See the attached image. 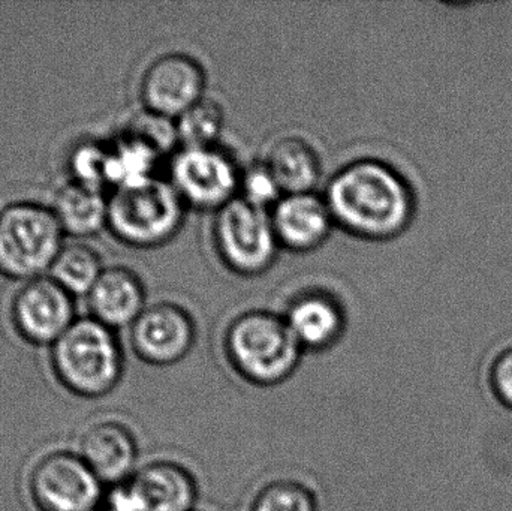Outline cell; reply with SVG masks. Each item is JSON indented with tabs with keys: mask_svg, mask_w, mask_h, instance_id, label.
<instances>
[{
	"mask_svg": "<svg viewBox=\"0 0 512 511\" xmlns=\"http://www.w3.org/2000/svg\"><path fill=\"white\" fill-rule=\"evenodd\" d=\"M322 195L336 227L370 242H387L405 233L417 209L408 180L381 159L361 158L343 165Z\"/></svg>",
	"mask_w": 512,
	"mask_h": 511,
	"instance_id": "cell-1",
	"label": "cell"
},
{
	"mask_svg": "<svg viewBox=\"0 0 512 511\" xmlns=\"http://www.w3.org/2000/svg\"><path fill=\"white\" fill-rule=\"evenodd\" d=\"M283 195L315 192L322 176L321 156L300 135H283L268 146L264 158Z\"/></svg>",
	"mask_w": 512,
	"mask_h": 511,
	"instance_id": "cell-17",
	"label": "cell"
},
{
	"mask_svg": "<svg viewBox=\"0 0 512 511\" xmlns=\"http://www.w3.org/2000/svg\"><path fill=\"white\" fill-rule=\"evenodd\" d=\"M135 356L155 368L183 362L197 344V323L183 306L173 302L147 305L129 329Z\"/></svg>",
	"mask_w": 512,
	"mask_h": 511,
	"instance_id": "cell-9",
	"label": "cell"
},
{
	"mask_svg": "<svg viewBox=\"0 0 512 511\" xmlns=\"http://www.w3.org/2000/svg\"><path fill=\"white\" fill-rule=\"evenodd\" d=\"M222 347L234 374L258 389L291 380L304 356L283 315L267 309H249L234 317Z\"/></svg>",
	"mask_w": 512,
	"mask_h": 511,
	"instance_id": "cell-2",
	"label": "cell"
},
{
	"mask_svg": "<svg viewBox=\"0 0 512 511\" xmlns=\"http://www.w3.org/2000/svg\"><path fill=\"white\" fill-rule=\"evenodd\" d=\"M206 69L186 53H167L153 60L140 83L144 111L177 120L206 96Z\"/></svg>",
	"mask_w": 512,
	"mask_h": 511,
	"instance_id": "cell-10",
	"label": "cell"
},
{
	"mask_svg": "<svg viewBox=\"0 0 512 511\" xmlns=\"http://www.w3.org/2000/svg\"><path fill=\"white\" fill-rule=\"evenodd\" d=\"M213 243L222 263L240 276L267 272L279 254L270 210L234 198L215 213Z\"/></svg>",
	"mask_w": 512,
	"mask_h": 511,
	"instance_id": "cell-6",
	"label": "cell"
},
{
	"mask_svg": "<svg viewBox=\"0 0 512 511\" xmlns=\"http://www.w3.org/2000/svg\"><path fill=\"white\" fill-rule=\"evenodd\" d=\"M99 511V510H98Z\"/></svg>",
	"mask_w": 512,
	"mask_h": 511,
	"instance_id": "cell-26",
	"label": "cell"
},
{
	"mask_svg": "<svg viewBox=\"0 0 512 511\" xmlns=\"http://www.w3.org/2000/svg\"><path fill=\"white\" fill-rule=\"evenodd\" d=\"M270 216L280 248L297 254L321 248L336 227L324 195L316 191L283 195Z\"/></svg>",
	"mask_w": 512,
	"mask_h": 511,
	"instance_id": "cell-13",
	"label": "cell"
},
{
	"mask_svg": "<svg viewBox=\"0 0 512 511\" xmlns=\"http://www.w3.org/2000/svg\"><path fill=\"white\" fill-rule=\"evenodd\" d=\"M99 511H144L131 483L110 486L105 492Z\"/></svg>",
	"mask_w": 512,
	"mask_h": 511,
	"instance_id": "cell-24",
	"label": "cell"
},
{
	"mask_svg": "<svg viewBox=\"0 0 512 511\" xmlns=\"http://www.w3.org/2000/svg\"><path fill=\"white\" fill-rule=\"evenodd\" d=\"M249 511H319V500L306 482L280 477L256 491Z\"/></svg>",
	"mask_w": 512,
	"mask_h": 511,
	"instance_id": "cell-21",
	"label": "cell"
},
{
	"mask_svg": "<svg viewBox=\"0 0 512 511\" xmlns=\"http://www.w3.org/2000/svg\"><path fill=\"white\" fill-rule=\"evenodd\" d=\"M188 206L168 179L150 177L120 186L108 195L107 228L132 248L170 243L185 224Z\"/></svg>",
	"mask_w": 512,
	"mask_h": 511,
	"instance_id": "cell-4",
	"label": "cell"
},
{
	"mask_svg": "<svg viewBox=\"0 0 512 511\" xmlns=\"http://www.w3.org/2000/svg\"><path fill=\"white\" fill-rule=\"evenodd\" d=\"M11 320L24 341L51 347L77 320L74 296L50 276L32 279L15 294Z\"/></svg>",
	"mask_w": 512,
	"mask_h": 511,
	"instance_id": "cell-11",
	"label": "cell"
},
{
	"mask_svg": "<svg viewBox=\"0 0 512 511\" xmlns=\"http://www.w3.org/2000/svg\"><path fill=\"white\" fill-rule=\"evenodd\" d=\"M51 368L72 395L104 398L122 381L125 353L116 330L92 317L77 318L51 345Z\"/></svg>",
	"mask_w": 512,
	"mask_h": 511,
	"instance_id": "cell-3",
	"label": "cell"
},
{
	"mask_svg": "<svg viewBox=\"0 0 512 511\" xmlns=\"http://www.w3.org/2000/svg\"><path fill=\"white\" fill-rule=\"evenodd\" d=\"M86 297L90 317L113 330L131 329L147 308L143 279L125 266L105 267Z\"/></svg>",
	"mask_w": 512,
	"mask_h": 511,
	"instance_id": "cell-16",
	"label": "cell"
},
{
	"mask_svg": "<svg viewBox=\"0 0 512 511\" xmlns=\"http://www.w3.org/2000/svg\"><path fill=\"white\" fill-rule=\"evenodd\" d=\"M78 455L108 486L128 482L140 468L137 435L116 419H102L86 428L80 437Z\"/></svg>",
	"mask_w": 512,
	"mask_h": 511,
	"instance_id": "cell-12",
	"label": "cell"
},
{
	"mask_svg": "<svg viewBox=\"0 0 512 511\" xmlns=\"http://www.w3.org/2000/svg\"><path fill=\"white\" fill-rule=\"evenodd\" d=\"M174 123L180 147L218 146L225 125L224 107L216 99L204 96Z\"/></svg>",
	"mask_w": 512,
	"mask_h": 511,
	"instance_id": "cell-20",
	"label": "cell"
},
{
	"mask_svg": "<svg viewBox=\"0 0 512 511\" xmlns=\"http://www.w3.org/2000/svg\"><path fill=\"white\" fill-rule=\"evenodd\" d=\"M144 511H195L200 483L182 462L155 459L129 480Z\"/></svg>",
	"mask_w": 512,
	"mask_h": 511,
	"instance_id": "cell-15",
	"label": "cell"
},
{
	"mask_svg": "<svg viewBox=\"0 0 512 511\" xmlns=\"http://www.w3.org/2000/svg\"><path fill=\"white\" fill-rule=\"evenodd\" d=\"M72 179L104 189L107 186V143L87 140L74 147L71 159Z\"/></svg>",
	"mask_w": 512,
	"mask_h": 511,
	"instance_id": "cell-23",
	"label": "cell"
},
{
	"mask_svg": "<svg viewBox=\"0 0 512 511\" xmlns=\"http://www.w3.org/2000/svg\"><path fill=\"white\" fill-rule=\"evenodd\" d=\"M104 483L78 453L51 452L30 471L29 494L39 511H98Z\"/></svg>",
	"mask_w": 512,
	"mask_h": 511,
	"instance_id": "cell-8",
	"label": "cell"
},
{
	"mask_svg": "<svg viewBox=\"0 0 512 511\" xmlns=\"http://www.w3.org/2000/svg\"><path fill=\"white\" fill-rule=\"evenodd\" d=\"M282 315L304 354L333 350L345 336L348 324L342 303L321 290L298 294Z\"/></svg>",
	"mask_w": 512,
	"mask_h": 511,
	"instance_id": "cell-14",
	"label": "cell"
},
{
	"mask_svg": "<svg viewBox=\"0 0 512 511\" xmlns=\"http://www.w3.org/2000/svg\"><path fill=\"white\" fill-rule=\"evenodd\" d=\"M242 168L219 146L179 147L171 156L170 182L186 206L218 212L239 197Z\"/></svg>",
	"mask_w": 512,
	"mask_h": 511,
	"instance_id": "cell-7",
	"label": "cell"
},
{
	"mask_svg": "<svg viewBox=\"0 0 512 511\" xmlns=\"http://www.w3.org/2000/svg\"><path fill=\"white\" fill-rule=\"evenodd\" d=\"M282 197L279 185L262 159L242 168L239 198L261 209L271 210Z\"/></svg>",
	"mask_w": 512,
	"mask_h": 511,
	"instance_id": "cell-22",
	"label": "cell"
},
{
	"mask_svg": "<svg viewBox=\"0 0 512 511\" xmlns=\"http://www.w3.org/2000/svg\"><path fill=\"white\" fill-rule=\"evenodd\" d=\"M104 269L101 257L92 246L65 243L51 266L50 278L72 296H87Z\"/></svg>",
	"mask_w": 512,
	"mask_h": 511,
	"instance_id": "cell-19",
	"label": "cell"
},
{
	"mask_svg": "<svg viewBox=\"0 0 512 511\" xmlns=\"http://www.w3.org/2000/svg\"><path fill=\"white\" fill-rule=\"evenodd\" d=\"M63 236L51 207L33 201L9 204L0 212V273L24 281L41 278L65 245Z\"/></svg>",
	"mask_w": 512,
	"mask_h": 511,
	"instance_id": "cell-5",
	"label": "cell"
},
{
	"mask_svg": "<svg viewBox=\"0 0 512 511\" xmlns=\"http://www.w3.org/2000/svg\"><path fill=\"white\" fill-rule=\"evenodd\" d=\"M51 210L72 237H89L107 227L108 195L104 189L71 179L57 189Z\"/></svg>",
	"mask_w": 512,
	"mask_h": 511,
	"instance_id": "cell-18",
	"label": "cell"
},
{
	"mask_svg": "<svg viewBox=\"0 0 512 511\" xmlns=\"http://www.w3.org/2000/svg\"><path fill=\"white\" fill-rule=\"evenodd\" d=\"M492 380L496 395L507 407L512 408V348L496 360Z\"/></svg>",
	"mask_w": 512,
	"mask_h": 511,
	"instance_id": "cell-25",
	"label": "cell"
}]
</instances>
